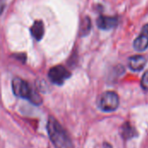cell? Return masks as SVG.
<instances>
[{
	"label": "cell",
	"instance_id": "1",
	"mask_svg": "<svg viewBox=\"0 0 148 148\" xmlns=\"http://www.w3.org/2000/svg\"><path fill=\"white\" fill-rule=\"evenodd\" d=\"M47 130L49 139L56 148H74L67 131L53 117H49L47 122Z\"/></svg>",
	"mask_w": 148,
	"mask_h": 148
},
{
	"label": "cell",
	"instance_id": "2",
	"mask_svg": "<svg viewBox=\"0 0 148 148\" xmlns=\"http://www.w3.org/2000/svg\"><path fill=\"white\" fill-rule=\"evenodd\" d=\"M12 90L15 95L29 100L36 105H39L42 102V99L39 95L29 86V84L24 80L16 77L12 80Z\"/></svg>",
	"mask_w": 148,
	"mask_h": 148
},
{
	"label": "cell",
	"instance_id": "3",
	"mask_svg": "<svg viewBox=\"0 0 148 148\" xmlns=\"http://www.w3.org/2000/svg\"><path fill=\"white\" fill-rule=\"evenodd\" d=\"M120 105V98L117 93L114 91H107L103 93L99 101L98 107L101 110L106 113L115 111Z\"/></svg>",
	"mask_w": 148,
	"mask_h": 148
},
{
	"label": "cell",
	"instance_id": "4",
	"mask_svg": "<svg viewBox=\"0 0 148 148\" xmlns=\"http://www.w3.org/2000/svg\"><path fill=\"white\" fill-rule=\"evenodd\" d=\"M48 75L50 82L54 84L62 85L65 82V81L70 77L71 74L65 67L62 65H57L49 69Z\"/></svg>",
	"mask_w": 148,
	"mask_h": 148
},
{
	"label": "cell",
	"instance_id": "5",
	"mask_svg": "<svg viewBox=\"0 0 148 148\" xmlns=\"http://www.w3.org/2000/svg\"><path fill=\"white\" fill-rule=\"evenodd\" d=\"M96 24L99 29L103 30H108L115 28L118 25V18L115 16H108L101 15L97 18Z\"/></svg>",
	"mask_w": 148,
	"mask_h": 148
},
{
	"label": "cell",
	"instance_id": "6",
	"mask_svg": "<svg viewBox=\"0 0 148 148\" xmlns=\"http://www.w3.org/2000/svg\"><path fill=\"white\" fill-rule=\"evenodd\" d=\"M147 62V57L142 55L132 56L128 58V67L133 71H140L145 68Z\"/></svg>",
	"mask_w": 148,
	"mask_h": 148
},
{
	"label": "cell",
	"instance_id": "7",
	"mask_svg": "<svg viewBox=\"0 0 148 148\" xmlns=\"http://www.w3.org/2000/svg\"><path fill=\"white\" fill-rule=\"evenodd\" d=\"M30 32H31L32 36L36 41H40L43 37V35H44V25H43L42 21L41 20L35 21L30 28Z\"/></svg>",
	"mask_w": 148,
	"mask_h": 148
},
{
	"label": "cell",
	"instance_id": "8",
	"mask_svg": "<svg viewBox=\"0 0 148 148\" xmlns=\"http://www.w3.org/2000/svg\"><path fill=\"white\" fill-rule=\"evenodd\" d=\"M134 48L137 51L146 50L148 48V35L140 32V34L134 41Z\"/></svg>",
	"mask_w": 148,
	"mask_h": 148
},
{
	"label": "cell",
	"instance_id": "9",
	"mask_svg": "<svg viewBox=\"0 0 148 148\" xmlns=\"http://www.w3.org/2000/svg\"><path fill=\"white\" fill-rule=\"evenodd\" d=\"M121 128V136L125 140H130V139L134 138L135 136V134H136L135 128L129 122H126L125 124H123Z\"/></svg>",
	"mask_w": 148,
	"mask_h": 148
},
{
	"label": "cell",
	"instance_id": "10",
	"mask_svg": "<svg viewBox=\"0 0 148 148\" xmlns=\"http://www.w3.org/2000/svg\"><path fill=\"white\" fill-rule=\"evenodd\" d=\"M91 29V22L88 17H85L82 23L81 26V33L82 35H87Z\"/></svg>",
	"mask_w": 148,
	"mask_h": 148
},
{
	"label": "cell",
	"instance_id": "11",
	"mask_svg": "<svg viewBox=\"0 0 148 148\" xmlns=\"http://www.w3.org/2000/svg\"><path fill=\"white\" fill-rule=\"evenodd\" d=\"M140 85L144 90L148 91V70L143 74L141 81H140Z\"/></svg>",
	"mask_w": 148,
	"mask_h": 148
},
{
	"label": "cell",
	"instance_id": "12",
	"mask_svg": "<svg viewBox=\"0 0 148 148\" xmlns=\"http://www.w3.org/2000/svg\"><path fill=\"white\" fill-rule=\"evenodd\" d=\"M4 6H5V2L4 0H0V15L2 14L3 9H4Z\"/></svg>",
	"mask_w": 148,
	"mask_h": 148
},
{
	"label": "cell",
	"instance_id": "13",
	"mask_svg": "<svg viewBox=\"0 0 148 148\" xmlns=\"http://www.w3.org/2000/svg\"><path fill=\"white\" fill-rule=\"evenodd\" d=\"M103 148H113V147H112V146H111L110 144H108V143H105Z\"/></svg>",
	"mask_w": 148,
	"mask_h": 148
}]
</instances>
